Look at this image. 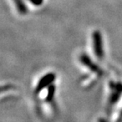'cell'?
Listing matches in <instances>:
<instances>
[{
    "label": "cell",
    "instance_id": "cell-1",
    "mask_svg": "<svg viewBox=\"0 0 122 122\" xmlns=\"http://www.w3.org/2000/svg\"><path fill=\"white\" fill-rule=\"evenodd\" d=\"M93 48L95 56L98 60H102L104 57V45L102 35L98 30H96L93 33Z\"/></svg>",
    "mask_w": 122,
    "mask_h": 122
},
{
    "label": "cell",
    "instance_id": "cell-2",
    "mask_svg": "<svg viewBox=\"0 0 122 122\" xmlns=\"http://www.w3.org/2000/svg\"><path fill=\"white\" fill-rule=\"evenodd\" d=\"M56 79V75L54 73H48L45 75L41 78L40 81L38 82L36 87V93L41 92L42 90L48 86H50L52 84V82Z\"/></svg>",
    "mask_w": 122,
    "mask_h": 122
},
{
    "label": "cell",
    "instance_id": "cell-3",
    "mask_svg": "<svg viewBox=\"0 0 122 122\" xmlns=\"http://www.w3.org/2000/svg\"><path fill=\"white\" fill-rule=\"evenodd\" d=\"M80 61H81V63L82 64H84L86 67H88L89 69H91L92 71H94L99 75L102 74V71L99 68L97 64H95L92 61V60L86 54H82L80 56Z\"/></svg>",
    "mask_w": 122,
    "mask_h": 122
},
{
    "label": "cell",
    "instance_id": "cell-4",
    "mask_svg": "<svg viewBox=\"0 0 122 122\" xmlns=\"http://www.w3.org/2000/svg\"><path fill=\"white\" fill-rule=\"evenodd\" d=\"M122 93V85L121 83H117L115 85L113 89V91L112 92L110 96V102L112 104H114L117 102V100Z\"/></svg>",
    "mask_w": 122,
    "mask_h": 122
},
{
    "label": "cell",
    "instance_id": "cell-5",
    "mask_svg": "<svg viewBox=\"0 0 122 122\" xmlns=\"http://www.w3.org/2000/svg\"><path fill=\"white\" fill-rule=\"evenodd\" d=\"M13 1L15 4V6L19 14H22V15H25V14H27L28 7L23 0H13Z\"/></svg>",
    "mask_w": 122,
    "mask_h": 122
},
{
    "label": "cell",
    "instance_id": "cell-6",
    "mask_svg": "<svg viewBox=\"0 0 122 122\" xmlns=\"http://www.w3.org/2000/svg\"><path fill=\"white\" fill-rule=\"evenodd\" d=\"M54 92H55V86L52 84L50 86H48V93L47 96V100L48 102L52 100L53 96H54Z\"/></svg>",
    "mask_w": 122,
    "mask_h": 122
},
{
    "label": "cell",
    "instance_id": "cell-7",
    "mask_svg": "<svg viewBox=\"0 0 122 122\" xmlns=\"http://www.w3.org/2000/svg\"><path fill=\"white\" fill-rule=\"evenodd\" d=\"M34 6H41L43 3L44 0H29Z\"/></svg>",
    "mask_w": 122,
    "mask_h": 122
}]
</instances>
